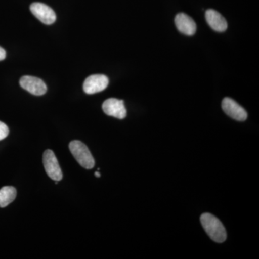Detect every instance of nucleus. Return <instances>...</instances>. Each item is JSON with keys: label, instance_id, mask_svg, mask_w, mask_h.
Masks as SVG:
<instances>
[{"label": "nucleus", "instance_id": "obj_1", "mask_svg": "<svg viewBox=\"0 0 259 259\" xmlns=\"http://www.w3.org/2000/svg\"><path fill=\"white\" fill-rule=\"evenodd\" d=\"M202 227L212 241L223 243L226 240L227 233L222 223L209 213H204L200 218Z\"/></svg>", "mask_w": 259, "mask_h": 259}, {"label": "nucleus", "instance_id": "obj_2", "mask_svg": "<svg viewBox=\"0 0 259 259\" xmlns=\"http://www.w3.org/2000/svg\"><path fill=\"white\" fill-rule=\"evenodd\" d=\"M69 150L76 161L86 169L95 166V159L88 146L79 141H73L69 144Z\"/></svg>", "mask_w": 259, "mask_h": 259}, {"label": "nucleus", "instance_id": "obj_3", "mask_svg": "<svg viewBox=\"0 0 259 259\" xmlns=\"http://www.w3.org/2000/svg\"><path fill=\"white\" fill-rule=\"evenodd\" d=\"M42 161H44L46 172L51 180L56 182H59L62 180L63 174L59 166V161L51 150H47L44 152Z\"/></svg>", "mask_w": 259, "mask_h": 259}, {"label": "nucleus", "instance_id": "obj_4", "mask_svg": "<svg viewBox=\"0 0 259 259\" xmlns=\"http://www.w3.org/2000/svg\"><path fill=\"white\" fill-rule=\"evenodd\" d=\"M109 79L103 74H94L88 76L83 83V89L85 93L93 95L103 91L108 86Z\"/></svg>", "mask_w": 259, "mask_h": 259}, {"label": "nucleus", "instance_id": "obj_5", "mask_svg": "<svg viewBox=\"0 0 259 259\" xmlns=\"http://www.w3.org/2000/svg\"><path fill=\"white\" fill-rule=\"evenodd\" d=\"M21 88L36 96H41L47 92V87L44 81L32 76H24L20 80Z\"/></svg>", "mask_w": 259, "mask_h": 259}, {"label": "nucleus", "instance_id": "obj_6", "mask_svg": "<svg viewBox=\"0 0 259 259\" xmlns=\"http://www.w3.org/2000/svg\"><path fill=\"white\" fill-rule=\"evenodd\" d=\"M30 11L34 16L46 25H51L56 21V15L50 7L44 3H32L30 7Z\"/></svg>", "mask_w": 259, "mask_h": 259}, {"label": "nucleus", "instance_id": "obj_7", "mask_svg": "<svg viewBox=\"0 0 259 259\" xmlns=\"http://www.w3.org/2000/svg\"><path fill=\"white\" fill-rule=\"evenodd\" d=\"M102 110L106 115L118 119H124L127 115V110L124 102L115 98L105 100L102 105Z\"/></svg>", "mask_w": 259, "mask_h": 259}, {"label": "nucleus", "instance_id": "obj_8", "mask_svg": "<svg viewBox=\"0 0 259 259\" xmlns=\"http://www.w3.org/2000/svg\"><path fill=\"white\" fill-rule=\"evenodd\" d=\"M223 111L231 118L238 121H245L248 117L246 111L235 100L226 97L222 102Z\"/></svg>", "mask_w": 259, "mask_h": 259}, {"label": "nucleus", "instance_id": "obj_9", "mask_svg": "<svg viewBox=\"0 0 259 259\" xmlns=\"http://www.w3.org/2000/svg\"><path fill=\"white\" fill-rule=\"evenodd\" d=\"M175 24L179 31L187 35H193L197 30V25L193 19L185 13H179L175 18Z\"/></svg>", "mask_w": 259, "mask_h": 259}, {"label": "nucleus", "instance_id": "obj_10", "mask_svg": "<svg viewBox=\"0 0 259 259\" xmlns=\"http://www.w3.org/2000/svg\"><path fill=\"white\" fill-rule=\"evenodd\" d=\"M206 21L209 26L217 32L226 31L228 23L222 15L214 10H207L205 13Z\"/></svg>", "mask_w": 259, "mask_h": 259}, {"label": "nucleus", "instance_id": "obj_11", "mask_svg": "<svg viewBox=\"0 0 259 259\" xmlns=\"http://www.w3.org/2000/svg\"><path fill=\"white\" fill-rule=\"evenodd\" d=\"M17 190L15 187H3L0 190V207H5L9 205L16 198Z\"/></svg>", "mask_w": 259, "mask_h": 259}, {"label": "nucleus", "instance_id": "obj_12", "mask_svg": "<svg viewBox=\"0 0 259 259\" xmlns=\"http://www.w3.org/2000/svg\"><path fill=\"white\" fill-rule=\"evenodd\" d=\"M8 134H9V128L8 126L5 125L4 122L0 121V141L8 137Z\"/></svg>", "mask_w": 259, "mask_h": 259}, {"label": "nucleus", "instance_id": "obj_13", "mask_svg": "<svg viewBox=\"0 0 259 259\" xmlns=\"http://www.w3.org/2000/svg\"><path fill=\"white\" fill-rule=\"evenodd\" d=\"M5 57H6V51L0 47V61L4 60Z\"/></svg>", "mask_w": 259, "mask_h": 259}, {"label": "nucleus", "instance_id": "obj_14", "mask_svg": "<svg viewBox=\"0 0 259 259\" xmlns=\"http://www.w3.org/2000/svg\"><path fill=\"white\" fill-rule=\"evenodd\" d=\"M95 177H97V178H99V177H101V175H100V172L96 171L95 173Z\"/></svg>", "mask_w": 259, "mask_h": 259}]
</instances>
